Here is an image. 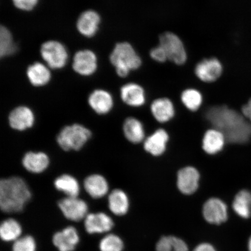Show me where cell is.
Masks as SVG:
<instances>
[{
	"instance_id": "cell-1",
	"label": "cell",
	"mask_w": 251,
	"mask_h": 251,
	"mask_svg": "<svg viewBox=\"0 0 251 251\" xmlns=\"http://www.w3.org/2000/svg\"><path fill=\"white\" fill-rule=\"evenodd\" d=\"M205 117L213 128L225 135L227 142L246 144L251 140V123L240 113L224 105L212 106Z\"/></svg>"
},
{
	"instance_id": "cell-2",
	"label": "cell",
	"mask_w": 251,
	"mask_h": 251,
	"mask_svg": "<svg viewBox=\"0 0 251 251\" xmlns=\"http://www.w3.org/2000/svg\"><path fill=\"white\" fill-rule=\"evenodd\" d=\"M32 198L29 184L24 178L11 176L0 180V208L8 214L23 212Z\"/></svg>"
},
{
	"instance_id": "cell-3",
	"label": "cell",
	"mask_w": 251,
	"mask_h": 251,
	"mask_svg": "<svg viewBox=\"0 0 251 251\" xmlns=\"http://www.w3.org/2000/svg\"><path fill=\"white\" fill-rule=\"evenodd\" d=\"M90 128L80 124L65 126L56 136L58 146L65 152L79 151L92 139Z\"/></svg>"
},
{
	"instance_id": "cell-4",
	"label": "cell",
	"mask_w": 251,
	"mask_h": 251,
	"mask_svg": "<svg viewBox=\"0 0 251 251\" xmlns=\"http://www.w3.org/2000/svg\"><path fill=\"white\" fill-rule=\"evenodd\" d=\"M109 59L118 76L121 77H126L131 71L137 70L142 64L140 56L127 42L117 44Z\"/></svg>"
},
{
	"instance_id": "cell-5",
	"label": "cell",
	"mask_w": 251,
	"mask_h": 251,
	"mask_svg": "<svg viewBox=\"0 0 251 251\" xmlns=\"http://www.w3.org/2000/svg\"><path fill=\"white\" fill-rule=\"evenodd\" d=\"M159 45L164 49L168 58L175 64L181 65L187 61V52L183 42L176 34L165 32L159 36Z\"/></svg>"
},
{
	"instance_id": "cell-6",
	"label": "cell",
	"mask_w": 251,
	"mask_h": 251,
	"mask_svg": "<svg viewBox=\"0 0 251 251\" xmlns=\"http://www.w3.org/2000/svg\"><path fill=\"white\" fill-rule=\"evenodd\" d=\"M41 55L50 68L59 70L67 64L68 54L65 46L57 41L50 40L43 43Z\"/></svg>"
},
{
	"instance_id": "cell-7",
	"label": "cell",
	"mask_w": 251,
	"mask_h": 251,
	"mask_svg": "<svg viewBox=\"0 0 251 251\" xmlns=\"http://www.w3.org/2000/svg\"><path fill=\"white\" fill-rule=\"evenodd\" d=\"M202 215L204 220L210 225L224 224L228 219L227 204L219 198H210L203 203Z\"/></svg>"
},
{
	"instance_id": "cell-8",
	"label": "cell",
	"mask_w": 251,
	"mask_h": 251,
	"mask_svg": "<svg viewBox=\"0 0 251 251\" xmlns=\"http://www.w3.org/2000/svg\"><path fill=\"white\" fill-rule=\"evenodd\" d=\"M58 206L63 215L71 221H80L89 214L87 203L79 197H65L59 200Z\"/></svg>"
},
{
	"instance_id": "cell-9",
	"label": "cell",
	"mask_w": 251,
	"mask_h": 251,
	"mask_svg": "<svg viewBox=\"0 0 251 251\" xmlns=\"http://www.w3.org/2000/svg\"><path fill=\"white\" fill-rule=\"evenodd\" d=\"M8 123L12 130L23 132L34 126L36 123V115L29 106H18L9 112Z\"/></svg>"
},
{
	"instance_id": "cell-10",
	"label": "cell",
	"mask_w": 251,
	"mask_h": 251,
	"mask_svg": "<svg viewBox=\"0 0 251 251\" xmlns=\"http://www.w3.org/2000/svg\"><path fill=\"white\" fill-rule=\"evenodd\" d=\"M201 175L198 169L192 166H185L177 172V189L185 196L193 195L200 187Z\"/></svg>"
},
{
	"instance_id": "cell-11",
	"label": "cell",
	"mask_w": 251,
	"mask_h": 251,
	"mask_svg": "<svg viewBox=\"0 0 251 251\" xmlns=\"http://www.w3.org/2000/svg\"><path fill=\"white\" fill-rule=\"evenodd\" d=\"M21 164L25 170L30 174L39 175L49 168L51 159L45 152L29 151L24 155Z\"/></svg>"
},
{
	"instance_id": "cell-12",
	"label": "cell",
	"mask_w": 251,
	"mask_h": 251,
	"mask_svg": "<svg viewBox=\"0 0 251 251\" xmlns=\"http://www.w3.org/2000/svg\"><path fill=\"white\" fill-rule=\"evenodd\" d=\"M83 186L88 195L93 199H101L110 192L107 178L100 174L88 175L83 180Z\"/></svg>"
},
{
	"instance_id": "cell-13",
	"label": "cell",
	"mask_w": 251,
	"mask_h": 251,
	"mask_svg": "<svg viewBox=\"0 0 251 251\" xmlns=\"http://www.w3.org/2000/svg\"><path fill=\"white\" fill-rule=\"evenodd\" d=\"M88 103L93 111L99 115H106L112 111L114 101L111 94L103 89H97L91 93Z\"/></svg>"
},
{
	"instance_id": "cell-14",
	"label": "cell",
	"mask_w": 251,
	"mask_h": 251,
	"mask_svg": "<svg viewBox=\"0 0 251 251\" xmlns=\"http://www.w3.org/2000/svg\"><path fill=\"white\" fill-rule=\"evenodd\" d=\"M223 67L219 59L215 58L204 59L196 65L195 74L201 80L211 83L221 76Z\"/></svg>"
},
{
	"instance_id": "cell-15",
	"label": "cell",
	"mask_w": 251,
	"mask_h": 251,
	"mask_svg": "<svg viewBox=\"0 0 251 251\" xmlns=\"http://www.w3.org/2000/svg\"><path fill=\"white\" fill-rule=\"evenodd\" d=\"M169 141V135L164 128H158L150 136L146 138L143 142L144 150L153 156L164 154Z\"/></svg>"
},
{
	"instance_id": "cell-16",
	"label": "cell",
	"mask_w": 251,
	"mask_h": 251,
	"mask_svg": "<svg viewBox=\"0 0 251 251\" xmlns=\"http://www.w3.org/2000/svg\"><path fill=\"white\" fill-rule=\"evenodd\" d=\"M72 67L77 74L82 76H90L97 70V56L89 50L78 51L74 55Z\"/></svg>"
},
{
	"instance_id": "cell-17",
	"label": "cell",
	"mask_w": 251,
	"mask_h": 251,
	"mask_svg": "<svg viewBox=\"0 0 251 251\" xmlns=\"http://www.w3.org/2000/svg\"><path fill=\"white\" fill-rule=\"evenodd\" d=\"M114 223L109 216L103 212L89 213L84 219V226L88 233H103L111 230Z\"/></svg>"
},
{
	"instance_id": "cell-18",
	"label": "cell",
	"mask_w": 251,
	"mask_h": 251,
	"mask_svg": "<svg viewBox=\"0 0 251 251\" xmlns=\"http://www.w3.org/2000/svg\"><path fill=\"white\" fill-rule=\"evenodd\" d=\"M226 142V139L222 131L215 128H209L203 134L202 149L207 154L214 155L224 149Z\"/></svg>"
},
{
	"instance_id": "cell-19",
	"label": "cell",
	"mask_w": 251,
	"mask_h": 251,
	"mask_svg": "<svg viewBox=\"0 0 251 251\" xmlns=\"http://www.w3.org/2000/svg\"><path fill=\"white\" fill-rule=\"evenodd\" d=\"M121 98L125 104L131 107H140L146 103L145 91L139 84H126L121 89Z\"/></svg>"
},
{
	"instance_id": "cell-20",
	"label": "cell",
	"mask_w": 251,
	"mask_h": 251,
	"mask_svg": "<svg viewBox=\"0 0 251 251\" xmlns=\"http://www.w3.org/2000/svg\"><path fill=\"white\" fill-rule=\"evenodd\" d=\"M108 208L113 214L122 216L126 215L130 208V200L121 188H115L108 195Z\"/></svg>"
},
{
	"instance_id": "cell-21",
	"label": "cell",
	"mask_w": 251,
	"mask_h": 251,
	"mask_svg": "<svg viewBox=\"0 0 251 251\" xmlns=\"http://www.w3.org/2000/svg\"><path fill=\"white\" fill-rule=\"evenodd\" d=\"M101 18L97 12L87 10L83 12L78 17L76 26L79 33L87 37L95 35L99 30Z\"/></svg>"
},
{
	"instance_id": "cell-22",
	"label": "cell",
	"mask_w": 251,
	"mask_h": 251,
	"mask_svg": "<svg viewBox=\"0 0 251 251\" xmlns=\"http://www.w3.org/2000/svg\"><path fill=\"white\" fill-rule=\"evenodd\" d=\"M122 131L125 139L133 144L143 143L146 139L145 129L139 119L128 117L125 119L122 126Z\"/></svg>"
},
{
	"instance_id": "cell-23",
	"label": "cell",
	"mask_w": 251,
	"mask_h": 251,
	"mask_svg": "<svg viewBox=\"0 0 251 251\" xmlns=\"http://www.w3.org/2000/svg\"><path fill=\"white\" fill-rule=\"evenodd\" d=\"M150 109L153 117L161 124L167 123L175 115V106L168 98L155 100L151 105Z\"/></svg>"
},
{
	"instance_id": "cell-24",
	"label": "cell",
	"mask_w": 251,
	"mask_h": 251,
	"mask_svg": "<svg viewBox=\"0 0 251 251\" xmlns=\"http://www.w3.org/2000/svg\"><path fill=\"white\" fill-rule=\"evenodd\" d=\"M79 241L77 232L74 227L65 228L56 233L52 242L59 251H73Z\"/></svg>"
},
{
	"instance_id": "cell-25",
	"label": "cell",
	"mask_w": 251,
	"mask_h": 251,
	"mask_svg": "<svg viewBox=\"0 0 251 251\" xmlns=\"http://www.w3.org/2000/svg\"><path fill=\"white\" fill-rule=\"evenodd\" d=\"M54 187L65 197H79L81 186L79 181L74 176L64 174L58 176L54 180Z\"/></svg>"
},
{
	"instance_id": "cell-26",
	"label": "cell",
	"mask_w": 251,
	"mask_h": 251,
	"mask_svg": "<svg viewBox=\"0 0 251 251\" xmlns=\"http://www.w3.org/2000/svg\"><path fill=\"white\" fill-rule=\"evenodd\" d=\"M232 208L238 217L243 219L251 218V192L247 189L241 190L235 196Z\"/></svg>"
},
{
	"instance_id": "cell-27",
	"label": "cell",
	"mask_w": 251,
	"mask_h": 251,
	"mask_svg": "<svg viewBox=\"0 0 251 251\" xmlns=\"http://www.w3.org/2000/svg\"><path fill=\"white\" fill-rule=\"evenodd\" d=\"M27 76L30 83L35 87H42L51 80V73L49 68L40 62H36L27 68Z\"/></svg>"
},
{
	"instance_id": "cell-28",
	"label": "cell",
	"mask_w": 251,
	"mask_h": 251,
	"mask_svg": "<svg viewBox=\"0 0 251 251\" xmlns=\"http://www.w3.org/2000/svg\"><path fill=\"white\" fill-rule=\"evenodd\" d=\"M155 251H189L186 241L175 235H164L157 241Z\"/></svg>"
},
{
	"instance_id": "cell-29",
	"label": "cell",
	"mask_w": 251,
	"mask_h": 251,
	"mask_svg": "<svg viewBox=\"0 0 251 251\" xmlns=\"http://www.w3.org/2000/svg\"><path fill=\"white\" fill-rule=\"evenodd\" d=\"M22 233V227L20 223L16 220L9 218L2 222L0 226V235L4 241H13L20 238Z\"/></svg>"
},
{
	"instance_id": "cell-30",
	"label": "cell",
	"mask_w": 251,
	"mask_h": 251,
	"mask_svg": "<svg viewBox=\"0 0 251 251\" xmlns=\"http://www.w3.org/2000/svg\"><path fill=\"white\" fill-rule=\"evenodd\" d=\"M181 100L189 111L196 112L201 106L203 97L199 90L188 89L181 93Z\"/></svg>"
},
{
	"instance_id": "cell-31",
	"label": "cell",
	"mask_w": 251,
	"mask_h": 251,
	"mask_svg": "<svg viewBox=\"0 0 251 251\" xmlns=\"http://www.w3.org/2000/svg\"><path fill=\"white\" fill-rule=\"evenodd\" d=\"M16 46L10 31L7 27L1 26L0 29V55L1 57L13 54Z\"/></svg>"
},
{
	"instance_id": "cell-32",
	"label": "cell",
	"mask_w": 251,
	"mask_h": 251,
	"mask_svg": "<svg viewBox=\"0 0 251 251\" xmlns=\"http://www.w3.org/2000/svg\"><path fill=\"white\" fill-rule=\"evenodd\" d=\"M100 248L101 251H123L124 244L118 235L109 234L101 241Z\"/></svg>"
},
{
	"instance_id": "cell-33",
	"label": "cell",
	"mask_w": 251,
	"mask_h": 251,
	"mask_svg": "<svg viewBox=\"0 0 251 251\" xmlns=\"http://www.w3.org/2000/svg\"><path fill=\"white\" fill-rule=\"evenodd\" d=\"M36 248L34 238L30 235H26L15 241L12 251H36Z\"/></svg>"
},
{
	"instance_id": "cell-34",
	"label": "cell",
	"mask_w": 251,
	"mask_h": 251,
	"mask_svg": "<svg viewBox=\"0 0 251 251\" xmlns=\"http://www.w3.org/2000/svg\"><path fill=\"white\" fill-rule=\"evenodd\" d=\"M16 7L21 10L29 11L36 7L39 0H12Z\"/></svg>"
},
{
	"instance_id": "cell-35",
	"label": "cell",
	"mask_w": 251,
	"mask_h": 251,
	"mask_svg": "<svg viewBox=\"0 0 251 251\" xmlns=\"http://www.w3.org/2000/svg\"><path fill=\"white\" fill-rule=\"evenodd\" d=\"M150 56L153 60L161 63L164 62L168 59L164 49L160 45L151 50Z\"/></svg>"
},
{
	"instance_id": "cell-36",
	"label": "cell",
	"mask_w": 251,
	"mask_h": 251,
	"mask_svg": "<svg viewBox=\"0 0 251 251\" xmlns=\"http://www.w3.org/2000/svg\"><path fill=\"white\" fill-rule=\"evenodd\" d=\"M192 251H218L212 244L203 242L197 245Z\"/></svg>"
},
{
	"instance_id": "cell-37",
	"label": "cell",
	"mask_w": 251,
	"mask_h": 251,
	"mask_svg": "<svg viewBox=\"0 0 251 251\" xmlns=\"http://www.w3.org/2000/svg\"><path fill=\"white\" fill-rule=\"evenodd\" d=\"M241 113L244 117L251 123V99L241 108Z\"/></svg>"
},
{
	"instance_id": "cell-38",
	"label": "cell",
	"mask_w": 251,
	"mask_h": 251,
	"mask_svg": "<svg viewBox=\"0 0 251 251\" xmlns=\"http://www.w3.org/2000/svg\"><path fill=\"white\" fill-rule=\"evenodd\" d=\"M247 250L248 251H251V235L249 238V240H248Z\"/></svg>"
}]
</instances>
